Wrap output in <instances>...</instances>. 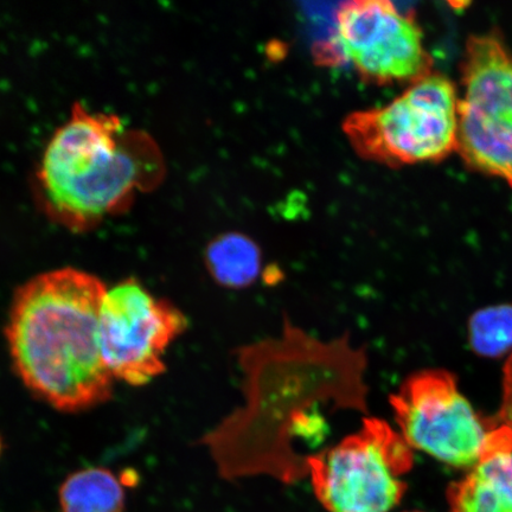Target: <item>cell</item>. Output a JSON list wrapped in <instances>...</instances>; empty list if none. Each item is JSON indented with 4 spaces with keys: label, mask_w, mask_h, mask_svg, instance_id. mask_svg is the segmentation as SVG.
Returning <instances> with one entry per match:
<instances>
[{
    "label": "cell",
    "mask_w": 512,
    "mask_h": 512,
    "mask_svg": "<svg viewBox=\"0 0 512 512\" xmlns=\"http://www.w3.org/2000/svg\"><path fill=\"white\" fill-rule=\"evenodd\" d=\"M246 405L202 440L227 478L267 473L292 482L306 475L293 446L322 437L320 403L366 408L363 352L322 343L286 324L283 336L242 352Z\"/></svg>",
    "instance_id": "obj_1"
},
{
    "label": "cell",
    "mask_w": 512,
    "mask_h": 512,
    "mask_svg": "<svg viewBox=\"0 0 512 512\" xmlns=\"http://www.w3.org/2000/svg\"><path fill=\"white\" fill-rule=\"evenodd\" d=\"M107 288L91 273L64 267L36 275L12 298L5 330L12 366L57 411L85 412L112 398L99 343Z\"/></svg>",
    "instance_id": "obj_2"
},
{
    "label": "cell",
    "mask_w": 512,
    "mask_h": 512,
    "mask_svg": "<svg viewBox=\"0 0 512 512\" xmlns=\"http://www.w3.org/2000/svg\"><path fill=\"white\" fill-rule=\"evenodd\" d=\"M165 172L163 152L150 133L78 102L44 150L36 198L51 221L88 232L156 189Z\"/></svg>",
    "instance_id": "obj_3"
},
{
    "label": "cell",
    "mask_w": 512,
    "mask_h": 512,
    "mask_svg": "<svg viewBox=\"0 0 512 512\" xmlns=\"http://www.w3.org/2000/svg\"><path fill=\"white\" fill-rule=\"evenodd\" d=\"M456 88L431 73L388 105L352 113L343 131L364 158L390 166L438 162L458 150Z\"/></svg>",
    "instance_id": "obj_4"
},
{
    "label": "cell",
    "mask_w": 512,
    "mask_h": 512,
    "mask_svg": "<svg viewBox=\"0 0 512 512\" xmlns=\"http://www.w3.org/2000/svg\"><path fill=\"white\" fill-rule=\"evenodd\" d=\"M413 448L387 421L363 420L338 444L306 459V475L326 512H390L407 489Z\"/></svg>",
    "instance_id": "obj_5"
},
{
    "label": "cell",
    "mask_w": 512,
    "mask_h": 512,
    "mask_svg": "<svg viewBox=\"0 0 512 512\" xmlns=\"http://www.w3.org/2000/svg\"><path fill=\"white\" fill-rule=\"evenodd\" d=\"M463 85L457 152L470 168L512 188V54L501 38L467 40Z\"/></svg>",
    "instance_id": "obj_6"
},
{
    "label": "cell",
    "mask_w": 512,
    "mask_h": 512,
    "mask_svg": "<svg viewBox=\"0 0 512 512\" xmlns=\"http://www.w3.org/2000/svg\"><path fill=\"white\" fill-rule=\"evenodd\" d=\"M389 402L400 434L413 450L471 469L484 457L494 422L473 411L448 371H418L390 395Z\"/></svg>",
    "instance_id": "obj_7"
},
{
    "label": "cell",
    "mask_w": 512,
    "mask_h": 512,
    "mask_svg": "<svg viewBox=\"0 0 512 512\" xmlns=\"http://www.w3.org/2000/svg\"><path fill=\"white\" fill-rule=\"evenodd\" d=\"M187 326L178 307L157 298L136 278L107 288L100 311L99 343L113 379L140 387L162 375L165 352Z\"/></svg>",
    "instance_id": "obj_8"
},
{
    "label": "cell",
    "mask_w": 512,
    "mask_h": 512,
    "mask_svg": "<svg viewBox=\"0 0 512 512\" xmlns=\"http://www.w3.org/2000/svg\"><path fill=\"white\" fill-rule=\"evenodd\" d=\"M331 38L329 55L369 81L413 83L433 73L418 23L387 0L343 4Z\"/></svg>",
    "instance_id": "obj_9"
},
{
    "label": "cell",
    "mask_w": 512,
    "mask_h": 512,
    "mask_svg": "<svg viewBox=\"0 0 512 512\" xmlns=\"http://www.w3.org/2000/svg\"><path fill=\"white\" fill-rule=\"evenodd\" d=\"M492 422L484 457L448 490L451 512H512V434Z\"/></svg>",
    "instance_id": "obj_10"
},
{
    "label": "cell",
    "mask_w": 512,
    "mask_h": 512,
    "mask_svg": "<svg viewBox=\"0 0 512 512\" xmlns=\"http://www.w3.org/2000/svg\"><path fill=\"white\" fill-rule=\"evenodd\" d=\"M204 260L211 278L232 290L253 285L262 270L258 243L238 232L224 233L211 240Z\"/></svg>",
    "instance_id": "obj_11"
},
{
    "label": "cell",
    "mask_w": 512,
    "mask_h": 512,
    "mask_svg": "<svg viewBox=\"0 0 512 512\" xmlns=\"http://www.w3.org/2000/svg\"><path fill=\"white\" fill-rule=\"evenodd\" d=\"M62 512H124V484L105 467L75 471L59 490Z\"/></svg>",
    "instance_id": "obj_12"
},
{
    "label": "cell",
    "mask_w": 512,
    "mask_h": 512,
    "mask_svg": "<svg viewBox=\"0 0 512 512\" xmlns=\"http://www.w3.org/2000/svg\"><path fill=\"white\" fill-rule=\"evenodd\" d=\"M469 337L473 351L480 356L497 358L512 354V305L477 311L470 319Z\"/></svg>",
    "instance_id": "obj_13"
},
{
    "label": "cell",
    "mask_w": 512,
    "mask_h": 512,
    "mask_svg": "<svg viewBox=\"0 0 512 512\" xmlns=\"http://www.w3.org/2000/svg\"><path fill=\"white\" fill-rule=\"evenodd\" d=\"M494 421L497 425L507 428L512 434V354H510L508 362L505 363L502 406Z\"/></svg>",
    "instance_id": "obj_14"
},
{
    "label": "cell",
    "mask_w": 512,
    "mask_h": 512,
    "mask_svg": "<svg viewBox=\"0 0 512 512\" xmlns=\"http://www.w3.org/2000/svg\"><path fill=\"white\" fill-rule=\"evenodd\" d=\"M2 448H3L2 439H0V453H2Z\"/></svg>",
    "instance_id": "obj_15"
},
{
    "label": "cell",
    "mask_w": 512,
    "mask_h": 512,
    "mask_svg": "<svg viewBox=\"0 0 512 512\" xmlns=\"http://www.w3.org/2000/svg\"><path fill=\"white\" fill-rule=\"evenodd\" d=\"M409 512H421V511H409Z\"/></svg>",
    "instance_id": "obj_16"
}]
</instances>
